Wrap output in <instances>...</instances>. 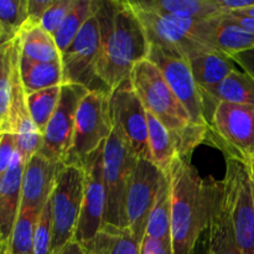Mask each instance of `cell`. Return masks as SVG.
<instances>
[{"label":"cell","instance_id":"6da1fadb","mask_svg":"<svg viewBox=\"0 0 254 254\" xmlns=\"http://www.w3.org/2000/svg\"><path fill=\"white\" fill-rule=\"evenodd\" d=\"M96 16L101 32L97 78L112 92L130 79L136 64L148 59L150 45L130 1L97 0Z\"/></svg>","mask_w":254,"mask_h":254},{"label":"cell","instance_id":"7a4b0ae2","mask_svg":"<svg viewBox=\"0 0 254 254\" xmlns=\"http://www.w3.org/2000/svg\"><path fill=\"white\" fill-rule=\"evenodd\" d=\"M173 254H192L208 223V189L195 166L178 158L168 174Z\"/></svg>","mask_w":254,"mask_h":254},{"label":"cell","instance_id":"3957f363","mask_svg":"<svg viewBox=\"0 0 254 254\" xmlns=\"http://www.w3.org/2000/svg\"><path fill=\"white\" fill-rule=\"evenodd\" d=\"M130 82L146 112L153 114L175 135L180 158L185 159L207 139L208 129L193 123L184 104L153 62L146 59L136 64Z\"/></svg>","mask_w":254,"mask_h":254},{"label":"cell","instance_id":"277c9868","mask_svg":"<svg viewBox=\"0 0 254 254\" xmlns=\"http://www.w3.org/2000/svg\"><path fill=\"white\" fill-rule=\"evenodd\" d=\"M138 160L130 144L113 127L104 144L103 178L107 196L104 225L128 228L127 198Z\"/></svg>","mask_w":254,"mask_h":254},{"label":"cell","instance_id":"5b68a950","mask_svg":"<svg viewBox=\"0 0 254 254\" xmlns=\"http://www.w3.org/2000/svg\"><path fill=\"white\" fill-rule=\"evenodd\" d=\"M113 131L109 109V92L91 89L82 98L76 116L71 148L64 165L81 166L88 156L106 144Z\"/></svg>","mask_w":254,"mask_h":254},{"label":"cell","instance_id":"8992f818","mask_svg":"<svg viewBox=\"0 0 254 254\" xmlns=\"http://www.w3.org/2000/svg\"><path fill=\"white\" fill-rule=\"evenodd\" d=\"M207 139L226 159L246 165L254 156V107L218 103L207 116Z\"/></svg>","mask_w":254,"mask_h":254},{"label":"cell","instance_id":"52a82bcc","mask_svg":"<svg viewBox=\"0 0 254 254\" xmlns=\"http://www.w3.org/2000/svg\"><path fill=\"white\" fill-rule=\"evenodd\" d=\"M84 180V169L81 166L62 164L60 168L51 195L54 223L52 254L59 253L74 241L83 202Z\"/></svg>","mask_w":254,"mask_h":254},{"label":"cell","instance_id":"ba28073f","mask_svg":"<svg viewBox=\"0 0 254 254\" xmlns=\"http://www.w3.org/2000/svg\"><path fill=\"white\" fill-rule=\"evenodd\" d=\"M226 202L242 254H254V185L243 163L226 159Z\"/></svg>","mask_w":254,"mask_h":254},{"label":"cell","instance_id":"9c48e42d","mask_svg":"<svg viewBox=\"0 0 254 254\" xmlns=\"http://www.w3.org/2000/svg\"><path fill=\"white\" fill-rule=\"evenodd\" d=\"M112 122L130 144L139 159L150 160L148 133V114L130 79L109 92Z\"/></svg>","mask_w":254,"mask_h":254},{"label":"cell","instance_id":"30bf717a","mask_svg":"<svg viewBox=\"0 0 254 254\" xmlns=\"http://www.w3.org/2000/svg\"><path fill=\"white\" fill-rule=\"evenodd\" d=\"M148 60L158 67L171 91L190 114L193 123L208 129L202 97L188 60L164 47L154 45H150Z\"/></svg>","mask_w":254,"mask_h":254},{"label":"cell","instance_id":"8fae6325","mask_svg":"<svg viewBox=\"0 0 254 254\" xmlns=\"http://www.w3.org/2000/svg\"><path fill=\"white\" fill-rule=\"evenodd\" d=\"M104 145L86 159L84 169V195L81 217L77 226L74 241L88 247L104 226L107 196L103 178Z\"/></svg>","mask_w":254,"mask_h":254},{"label":"cell","instance_id":"7c38bea8","mask_svg":"<svg viewBox=\"0 0 254 254\" xmlns=\"http://www.w3.org/2000/svg\"><path fill=\"white\" fill-rule=\"evenodd\" d=\"M88 91L81 84H62L59 106L45 130L40 150L50 160L64 164L71 148L79 103Z\"/></svg>","mask_w":254,"mask_h":254},{"label":"cell","instance_id":"4fadbf2b","mask_svg":"<svg viewBox=\"0 0 254 254\" xmlns=\"http://www.w3.org/2000/svg\"><path fill=\"white\" fill-rule=\"evenodd\" d=\"M101 47V32L96 12L87 20L68 49L61 54L64 84H81L92 89Z\"/></svg>","mask_w":254,"mask_h":254},{"label":"cell","instance_id":"5bb4252c","mask_svg":"<svg viewBox=\"0 0 254 254\" xmlns=\"http://www.w3.org/2000/svg\"><path fill=\"white\" fill-rule=\"evenodd\" d=\"M165 174L150 160L139 159L127 198V218L131 235L143 243L146 225Z\"/></svg>","mask_w":254,"mask_h":254},{"label":"cell","instance_id":"9a60e30c","mask_svg":"<svg viewBox=\"0 0 254 254\" xmlns=\"http://www.w3.org/2000/svg\"><path fill=\"white\" fill-rule=\"evenodd\" d=\"M1 50L0 78V133L16 131L17 114L26 107V92L21 79V40L20 35Z\"/></svg>","mask_w":254,"mask_h":254},{"label":"cell","instance_id":"2e32d148","mask_svg":"<svg viewBox=\"0 0 254 254\" xmlns=\"http://www.w3.org/2000/svg\"><path fill=\"white\" fill-rule=\"evenodd\" d=\"M130 2L143 25L149 45L164 47L179 56L185 57L188 61L197 54L212 50L186 34L184 30L169 21L163 15L141 6L138 1Z\"/></svg>","mask_w":254,"mask_h":254},{"label":"cell","instance_id":"e0dca14e","mask_svg":"<svg viewBox=\"0 0 254 254\" xmlns=\"http://www.w3.org/2000/svg\"><path fill=\"white\" fill-rule=\"evenodd\" d=\"M208 189L207 254H242L226 202L223 181L210 179Z\"/></svg>","mask_w":254,"mask_h":254},{"label":"cell","instance_id":"ac0fdd59","mask_svg":"<svg viewBox=\"0 0 254 254\" xmlns=\"http://www.w3.org/2000/svg\"><path fill=\"white\" fill-rule=\"evenodd\" d=\"M26 161L17 150L7 170L0 175V247L6 254L21 208L22 178Z\"/></svg>","mask_w":254,"mask_h":254},{"label":"cell","instance_id":"d6986e66","mask_svg":"<svg viewBox=\"0 0 254 254\" xmlns=\"http://www.w3.org/2000/svg\"><path fill=\"white\" fill-rule=\"evenodd\" d=\"M61 165L50 160L40 151L27 161L22 178L21 208H44L51 197Z\"/></svg>","mask_w":254,"mask_h":254},{"label":"cell","instance_id":"ffe728a7","mask_svg":"<svg viewBox=\"0 0 254 254\" xmlns=\"http://www.w3.org/2000/svg\"><path fill=\"white\" fill-rule=\"evenodd\" d=\"M200 93L206 118L218 103L254 107V79L245 71L235 69L215 88Z\"/></svg>","mask_w":254,"mask_h":254},{"label":"cell","instance_id":"44dd1931","mask_svg":"<svg viewBox=\"0 0 254 254\" xmlns=\"http://www.w3.org/2000/svg\"><path fill=\"white\" fill-rule=\"evenodd\" d=\"M200 92H208L236 69L232 59L216 50H207L189 60Z\"/></svg>","mask_w":254,"mask_h":254},{"label":"cell","instance_id":"7402d4cb","mask_svg":"<svg viewBox=\"0 0 254 254\" xmlns=\"http://www.w3.org/2000/svg\"><path fill=\"white\" fill-rule=\"evenodd\" d=\"M138 4L159 14L179 17L212 19L228 14L218 0H138Z\"/></svg>","mask_w":254,"mask_h":254},{"label":"cell","instance_id":"603a6c76","mask_svg":"<svg viewBox=\"0 0 254 254\" xmlns=\"http://www.w3.org/2000/svg\"><path fill=\"white\" fill-rule=\"evenodd\" d=\"M148 114V133L150 161L168 175L174 161L180 158L179 145L175 135L158 121L153 114Z\"/></svg>","mask_w":254,"mask_h":254},{"label":"cell","instance_id":"cb8c5ba5","mask_svg":"<svg viewBox=\"0 0 254 254\" xmlns=\"http://www.w3.org/2000/svg\"><path fill=\"white\" fill-rule=\"evenodd\" d=\"M21 56L35 62H61V52L54 35L40 24L27 22L20 34Z\"/></svg>","mask_w":254,"mask_h":254},{"label":"cell","instance_id":"d4e9b609","mask_svg":"<svg viewBox=\"0 0 254 254\" xmlns=\"http://www.w3.org/2000/svg\"><path fill=\"white\" fill-rule=\"evenodd\" d=\"M22 84L26 94L64 84L61 62H35L21 56L20 62Z\"/></svg>","mask_w":254,"mask_h":254},{"label":"cell","instance_id":"484cf974","mask_svg":"<svg viewBox=\"0 0 254 254\" xmlns=\"http://www.w3.org/2000/svg\"><path fill=\"white\" fill-rule=\"evenodd\" d=\"M141 246L129 228L104 225L87 250L89 254H141Z\"/></svg>","mask_w":254,"mask_h":254},{"label":"cell","instance_id":"4316f807","mask_svg":"<svg viewBox=\"0 0 254 254\" xmlns=\"http://www.w3.org/2000/svg\"><path fill=\"white\" fill-rule=\"evenodd\" d=\"M145 237L171 245V192L168 175L161 183L146 225Z\"/></svg>","mask_w":254,"mask_h":254},{"label":"cell","instance_id":"83f0119b","mask_svg":"<svg viewBox=\"0 0 254 254\" xmlns=\"http://www.w3.org/2000/svg\"><path fill=\"white\" fill-rule=\"evenodd\" d=\"M96 7L97 0H74L73 6L55 34V40L61 54L73 42L87 20L96 12Z\"/></svg>","mask_w":254,"mask_h":254},{"label":"cell","instance_id":"f1b7e54d","mask_svg":"<svg viewBox=\"0 0 254 254\" xmlns=\"http://www.w3.org/2000/svg\"><path fill=\"white\" fill-rule=\"evenodd\" d=\"M42 210L20 208L6 254H35V230Z\"/></svg>","mask_w":254,"mask_h":254},{"label":"cell","instance_id":"f546056e","mask_svg":"<svg viewBox=\"0 0 254 254\" xmlns=\"http://www.w3.org/2000/svg\"><path fill=\"white\" fill-rule=\"evenodd\" d=\"M29 22L27 0H0V41H14Z\"/></svg>","mask_w":254,"mask_h":254},{"label":"cell","instance_id":"4dcf8cb0","mask_svg":"<svg viewBox=\"0 0 254 254\" xmlns=\"http://www.w3.org/2000/svg\"><path fill=\"white\" fill-rule=\"evenodd\" d=\"M61 89L62 86H56L26 94V106L29 113L42 135L59 106Z\"/></svg>","mask_w":254,"mask_h":254},{"label":"cell","instance_id":"1f68e13d","mask_svg":"<svg viewBox=\"0 0 254 254\" xmlns=\"http://www.w3.org/2000/svg\"><path fill=\"white\" fill-rule=\"evenodd\" d=\"M15 134L17 136V150L27 163L35 154L41 150L44 141V135L32 121L27 106L17 116Z\"/></svg>","mask_w":254,"mask_h":254},{"label":"cell","instance_id":"d6a6232c","mask_svg":"<svg viewBox=\"0 0 254 254\" xmlns=\"http://www.w3.org/2000/svg\"><path fill=\"white\" fill-rule=\"evenodd\" d=\"M54 248V223H52L51 197L40 213L35 230V254H52Z\"/></svg>","mask_w":254,"mask_h":254},{"label":"cell","instance_id":"836d02e7","mask_svg":"<svg viewBox=\"0 0 254 254\" xmlns=\"http://www.w3.org/2000/svg\"><path fill=\"white\" fill-rule=\"evenodd\" d=\"M74 4V0H54L51 6L46 10L44 17L41 19V25L47 32L54 35L60 29L64 20L66 19L67 14L72 9Z\"/></svg>","mask_w":254,"mask_h":254},{"label":"cell","instance_id":"e575fe53","mask_svg":"<svg viewBox=\"0 0 254 254\" xmlns=\"http://www.w3.org/2000/svg\"><path fill=\"white\" fill-rule=\"evenodd\" d=\"M17 153V136L15 133H0V175L7 170Z\"/></svg>","mask_w":254,"mask_h":254},{"label":"cell","instance_id":"d590c367","mask_svg":"<svg viewBox=\"0 0 254 254\" xmlns=\"http://www.w3.org/2000/svg\"><path fill=\"white\" fill-rule=\"evenodd\" d=\"M54 0H27L29 21L40 24L46 10L51 6Z\"/></svg>","mask_w":254,"mask_h":254},{"label":"cell","instance_id":"8d00e7d4","mask_svg":"<svg viewBox=\"0 0 254 254\" xmlns=\"http://www.w3.org/2000/svg\"><path fill=\"white\" fill-rule=\"evenodd\" d=\"M141 254H173V250L170 243L145 237L141 246Z\"/></svg>","mask_w":254,"mask_h":254},{"label":"cell","instance_id":"74e56055","mask_svg":"<svg viewBox=\"0 0 254 254\" xmlns=\"http://www.w3.org/2000/svg\"><path fill=\"white\" fill-rule=\"evenodd\" d=\"M231 59L254 79V49L232 55Z\"/></svg>","mask_w":254,"mask_h":254},{"label":"cell","instance_id":"f35d334b","mask_svg":"<svg viewBox=\"0 0 254 254\" xmlns=\"http://www.w3.org/2000/svg\"><path fill=\"white\" fill-rule=\"evenodd\" d=\"M231 21L235 22L236 25L242 27L243 30H246L250 34L254 35V17L250 16H243V15H237V14H228Z\"/></svg>","mask_w":254,"mask_h":254},{"label":"cell","instance_id":"ab89813d","mask_svg":"<svg viewBox=\"0 0 254 254\" xmlns=\"http://www.w3.org/2000/svg\"><path fill=\"white\" fill-rule=\"evenodd\" d=\"M56 254H89V252L84 246H82L81 243L73 241V242L68 243L64 250H61Z\"/></svg>","mask_w":254,"mask_h":254},{"label":"cell","instance_id":"60d3db41","mask_svg":"<svg viewBox=\"0 0 254 254\" xmlns=\"http://www.w3.org/2000/svg\"><path fill=\"white\" fill-rule=\"evenodd\" d=\"M246 168H247L248 174H250V178H251V180H252V183L254 185V156L252 159H251L250 161H248L247 164H246Z\"/></svg>","mask_w":254,"mask_h":254},{"label":"cell","instance_id":"b9f144b4","mask_svg":"<svg viewBox=\"0 0 254 254\" xmlns=\"http://www.w3.org/2000/svg\"><path fill=\"white\" fill-rule=\"evenodd\" d=\"M230 14H237V15H243V16L254 17V6L250 7V9H247V10H243V11H240V12H230Z\"/></svg>","mask_w":254,"mask_h":254}]
</instances>
